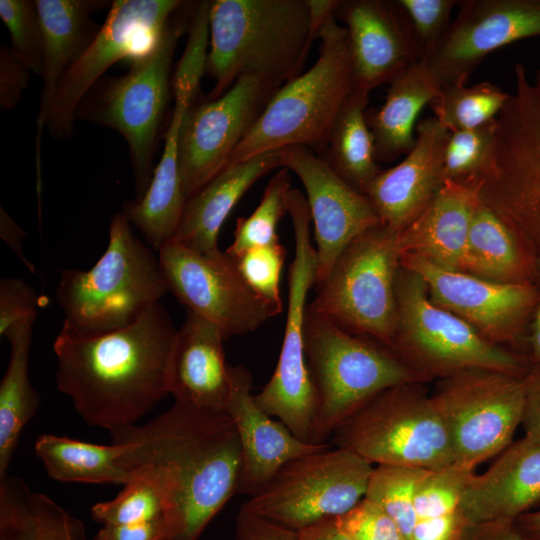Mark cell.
<instances>
[{
  "label": "cell",
  "mask_w": 540,
  "mask_h": 540,
  "mask_svg": "<svg viewBox=\"0 0 540 540\" xmlns=\"http://www.w3.org/2000/svg\"><path fill=\"white\" fill-rule=\"evenodd\" d=\"M134 476L160 492L171 540H198L237 493L242 450L226 411L174 403L149 422L110 432Z\"/></svg>",
  "instance_id": "cell-1"
},
{
  "label": "cell",
  "mask_w": 540,
  "mask_h": 540,
  "mask_svg": "<svg viewBox=\"0 0 540 540\" xmlns=\"http://www.w3.org/2000/svg\"><path fill=\"white\" fill-rule=\"evenodd\" d=\"M177 330L157 303L131 325L80 337L61 329L56 384L90 426L109 432L136 422L169 394Z\"/></svg>",
  "instance_id": "cell-2"
},
{
  "label": "cell",
  "mask_w": 540,
  "mask_h": 540,
  "mask_svg": "<svg viewBox=\"0 0 540 540\" xmlns=\"http://www.w3.org/2000/svg\"><path fill=\"white\" fill-rule=\"evenodd\" d=\"M208 99L244 75L279 86L299 76L312 42L307 0H214L209 11Z\"/></svg>",
  "instance_id": "cell-3"
},
{
  "label": "cell",
  "mask_w": 540,
  "mask_h": 540,
  "mask_svg": "<svg viewBox=\"0 0 540 540\" xmlns=\"http://www.w3.org/2000/svg\"><path fill=\"white\" fill-rule=\"evenodd\" d=\"M60 274L62 329L80 337L131 325L169 292L159 259L134 235L123 213L111 219L107 248L93 267Z\"/></svg>",
  "instance_id": "cell-4"
},
{
  "label": "cell",
  "mask_w": 540,
  "mask_h": 540,
  "mask_svg": "<svg viewBox=\"0 0 540 540\" xmlns=\"http://www.w3.org/2000/svg\"><path fill=\"white\" fill-rule=\"evenodd\" d=\"M305 354L316 396L313 443L334 431L380 392L428 380L389 347L307 308Z\"/></svg>",
  "instance_id": "cell-5"
},
{
  "label": "cell",
  "mask_w": 540,
  "mask_h": 540,
  "mask_svg": "<svg viewBox=\"0 0 540 540\" xmlns=\"http://www.w3.org/2000/svg\"><path fill=\"white\" fill-rule=\"evenodd\" d=\"M335 17L319 33L318 59L274 93L229 164L290 146L323 154L337 114L353 90L348 33Z\"/></svg>",
  "instance_id": "cell-6"
},
{
  "label": "cell",
  "mask_w": 540,
  "mask_h": 540,
  "mask_svg": "<svg viewBox=\"0 0 540 540\" xmlns=\"http://www.w3.org/2000/svg\"><path fill=\"white\" fill-rule=\"evenodd\" d=\"M180 8L169 18L151 50L134 59L125 75L99 80L76 113V119L112 128L125 138L136 199L145 194L154 173L158 133L172 92L173 56L189 23V16L186 20Z\"/></svg>",
  "instance_id": "cell-7"
},
{
  "label": "cell",
  "mask_w": 540,
  "mask_h": 540,
  "mask_svg": "<svg viewBox=\"0 0 540 540\" xmlns=\"http://www.w3.org/2000/svg\"><path fill=\"white\" fill-rule=\"evenodd\" d=\"M514 92L496 118L493 146L477 182L479 198L540 260V68L514 66Z\"/></svg>",
  "instance_id": "cell-8"
},
{
  "label": "cell",
  "mask_w": 540,
  "mask_h": 540,
  "mask_svg": "<svg viewBox=\"0 0 540 540\" xmlns=\"http://www.w3.org/2000/svg\"><path fill=\"white\" fill-rule=\"evenodd\" d=\"M397 327L391 350L428 381L468 369L524 377L527 357L481 336L471 325L435 304L416 273L402 267L396 276Z\"/></svg>",
  "instance_id": "cell-9"
},
{
  "label": "cell",
  "mask_w": 540,
  "mask_h": 540,
  "mask_svg": "<svg viewBox=\"0 0 540 540\" xmlns=\"http://www.w3.org/2000/svg\"><path fill=\"white\" fill-rule=\"evenodd\" d=\"M422 384L380 392L343 422L329 442L373 465L434 471L454 464L446 426Z\"/></svg>",
  "instance_id": "cell-10"
},
{
  "label": "cell",
  "mask_w": 540,
  "mask_h": 540,
  "mask_svg": "<svg viewBox=\"0 0 540 540\" xmlns=\"http://www.w3.org/2000/svg\"><path fill=\"white\" fill-rule=\"evenodd\" d=\"M397 233L379 224L338 256L308 308L391 348L397 327Z\"/></svg>",
  "instance_id": "cell-11"
},
{
  "label": "cell",
  "mask_w": 540,
  "mask_h": 540,
  "mask_svg": "<svg viewBox=\"0 0 540 540\" xmlns=\"http://www.w3.org/2000/svg\"><path fill=\"white\" fill-rule=\"evenodd\" d=\"M287 214L291 219L295 251L288 270L285 331L276 368L254 398L261 409L276 417L296 437L313 443L316 396L305 354V318L308 292L316 282L317 258L311 242L308 203L298 189L289 191Z\"/></svg>",
  "instance_id": "cell-12"
},
{
  "label": "cell",
  "mask_w": 540,
  "mask_h": 540,
  "mask_svg": "<svg viewBox=\"0 0 540 540\" xmlns=\"http://www.w3.org/2000/svg\"><path fill=\"white\" fill-rule=\"evenodd\" d=\"M373 469L353 451L331 445L285 463L241 508L298 532L356 506Z\"/></svg>",
  "instance_id": "cell-13"
},
{
  "label": "cell",
  "mask_w": 540,
  "mask_h": 540,
  "mask_svg": "<svg viewBox=\"0 0 540 540\" xmlns=\"http://www.w3.org/2000/svg\"><path fill=\"white\" fill-rule=\"evenodd\" d=\"M431 397L446 426L455 464L475 471L513 442L523 418L524 377L468 369L439 379Z\"/></svg>",
  "instance_id": "cell-14"
},
{
  "label": "cell",
  "mask_w": 540,
  "mask_h": 540,
  "mask_svg": "<svg viewBox=\"0 0 540 540\" xmlns=\"http://www.w3.org/2000/svg\"><path fill=\"white\" fill-rule=\"evenodd\" d=\"M158 259L168 291L216 324L226 339L254 332L280 314L250 288L225 251L199 253L169 240Z\"/></svg>",
  "instance_id": "cell-15"
},
{
  "label": "cell",
  "mask_w": 540,
  "mask_h": 540,
  "mask_svg": "<svg viewBox=\"0 0 540 540\" xmlns=\"http://www.w3.org/2000/svg\"><path fill=\"white\" fill-rule=\"evenodd\" d=\"M179 0H114L99 33L61 80L46 127L58 140L73 131L77 109L104 72L122 58L146 55L169 18L183 5Z\"/></svg>",
  "instance_id": "cell-16"
},
{
  "label": "cell",
  "mask_w": 540,
  "mask_h": 540,
  "mask_svg": "<svg viewBox=\"0 0 540 540\" xmlns=\"http://www.w3.org/2000/svg\"><path fill=\"white\" fill-rule=\"evenodd\" d=\"M281 86L257 75H244L216 99L186 112L179 134L178 165L189 199L221 172Z\"/></svg>",
  "instance_id": "cell-17"
},
{
  "label": "cell",
  "mask_w": 540,
  "mask_h": 540,
  "mask_svg": "<svg viewBox=\"0 0 540 540\" xmlns=\"http://www.w3.org/2000/svg\"><path fill=\"white\" fill-rule=\"evenodd\" d=\"M399 264L423 279L435 304L467 322L493 344L519 342L530 323L536 284L495 282L444 269L414 255L400 256Z\"/></svg>",
  "instance_id": "cell-18"
},
{
  "label": "cell",
  "mask_w": 540,
  "mask_h": 540,
  "mask_svg": "<svg viewBox=\"0 0 540 540\" xmlns=\"http://www.w3.org/2000/svg\"><path fill=\"white\" fill-rule=\"evenodd\" d=\"M458 14L424 60L442 88L464 86L491 52L540 36V0H460Z\"/></svg>",
  "instance_id": "cell-19"
},
{
  "label": "cell",
  "mask_w": 540,
  "mask_h": 540,
  "mask_svg": "<svg viewBox=\"0 0 540 540\" xmlns=\"http://www.w3.org/2000/svg\"><path fill=\"white\" fill-rule=\"evenodd\" d=\"M277 151L281 168L293 172L305 190L316 242L318 286L343 250L381 224L380 218L370 199L347 184L313 150L290 146Z\"/></svg>",
  "instance_id": "cell-20"
},
{
  "label": "cell",
  "mask_w": 540,
  "mask_h": 540,
  "mask_svg": "<svg viewBox=\"0 0 540 540\" xmlns=\"http://www.w3.org/2000/svg\"><path fill=\"white\" fill-rule=\"evenodd\" d=\"M336 16L348 33L353 89L370 93L421 60L397 1H338Z\"/></svg>",
  "instance_id": "cell-21"
},
{
  "label": "cell",
  "mask_w": 540,
  "mask_h": 540,
  "mask_svg": "<svg viewBox=\"0 0 540 540\" xmlns=\"http://www.w3.org/2000/svg\"><path fill=\"white\" fill-rule=\"evenodd\" d=\"M450 132L437 119L416 124L415 142L396 166L380 170L367 188L383 226L405 229L431 203L444 185L443 158Z\"/></svg>",
  "instance_id": "cell-22"
},
{
  "label": "cell",
  "mask_w": 540,
  "mask_h": 540,
  "mask_svg": "<svg viewBox=\"0 0 540 540\" xmlns=\"http://www.w3.org/2000/svg\"><path fill=\"white\" fill-rule=\"evenodd\" d=\"M253 379L243 365H230V391L225 411L237 429L242 450L238 494L249 496L263 488L288 461L330 447L296 437L256 403Z\"/></svg>",
  "instance_id": "cell-23"
},
{
  "label": "cell",
  "mask_w": 540,
  "mask_h": 540,
  "mask_svg": "<svg viewBox=\"0 0 540 540\" xmlns=\"http://www.w3.org/2000/svg\"><path fill=\"white\" fill-rule=\"evenodd\" d=\"M538 504L540 443L525 437L505 448L485 472H473L461 497L467 524L515 521Z\"/></svg>",
  "instance_id": "cell-24"
},
{
  "label": "cell",
  "mask_w": 540,
  "mask_h": 540,
  "mask_svg": "<svg viewBox=\"0 0 540 540\" xmlns=\"http://www.w3.org/2000/svg\"><path fill=\"white\" fill-rule=\"evenodd\" d=\"M221 329L205 317L187 310L177 330L169 371V394L175 403L225 411L230 391V365L226 363Z\"/></svg>",
  "instance_id": "cell-25"
},
{
  "label": "cell",
  "mask_w": 540,
  "mask_h": 540,
  "mask_svg": "<svg viewBox=\"0 0 540 540\" xmlns=\"http://www.w3.org/2000/svg\"><path fill=\"white\" fill-rule=\"evenodd\" d=\"M105 0H36L43 32L42 91L37 116L36 164L40 172V142L59 84L100 31L92 13L105 9Z\"/></svg>",
  "instance_id": "cell-26"
},
{
  "label": "cell",
  "mask_w": 540,
  "mask_h": 540,
  "mask_svg": "<svg viewBox=\"0 0 540 540\" xmlns=\"http://www.w3.org/2000/svg\"><path fill=\"white\" fill-rule=\"evenodd\" d=\"M478 198L477 185L445 181L423 212L397 234L399 255H414L444 269L461 271Z\"/></svg>",
  "instance_id": "cell-27"
},
{
  "label": "cell",
  "mask_w": 540,
  "mask_h": 540,
  "mask_svg": "<svg viewBox=\"0 0 540 540\" xmlns=\"http://www.w3.org/2000/svg\"><path fill=\"white\" fill-rule=\"evenodd\" d=\"M277 168H281L278 151L228 164L187 199L171 240L199 253L219 249V232L234 206L259 178Z\"/></svg>",
  "instance_id": "cell-28"
},
{
  "label": "cell",
  "mask_w": 540,
  "mask_h": 540,
  "mask_svg": "<svg viewBox=\"0 0 540 540\" xmlns=\"http://www.w3.org/2000/svg\"><path fill=\"white\" fill-rule=\"evenodd\" d=\"M389 84L382 106L376 110H366V121L378 163H390L412 149L420 111L442 90L424 60L405 69Z\"/></svg>",
  "instance_id": "cell-29"
},
{
  "label": "cell",
  "mask_w": 540,
  "mask_h": 540,
  "mask_svg": "<svg viewBox=\"0 0 540 540\" xmlns=\"http://www.w3.org/2000/svg\"><path fill=\"white\" fill-rule=\"evenodd\" d=\"M537 265L530 247L478 198L461 271L495 282L535 284Z\"/></svg>",
  "instance_id": "cell-30"
},
{
  "label": "cell",
  "mask_w": 540,
  "mask_h": 540,
  "mask_svg": "<svg viewBox=\"0 0 540 540\" xmlns=\"http://www.w3.org/2000/svg\"><path fill=\"white\" fill-rule=\"evenodd\" d=\"M187 110L185 104H174L164 136V150L147 191L141 198L123 205V215L157 251L174 237L187 201L178 165L179 134Z\"/></svg>",
  "instance_id": "cell-31"
},
{
  "label": "cell",
  "mask_w": 540,
  "mask_h": 540,
  "mask_svg": "<svg viewBox=\"0 0 540 540\" xmlns=\"http://www.w3.org/2000/svg\"><path fill=\"white\" fill-rule=\"evenodd\" d=\"M0 540H87L83 522L22 479L0 478Z\"/></svg>",
  "instance_id": "cell-32"
},
{
  "label": "cell",
  "mask_w": 540,
  "mask_h": 540,
  "mask_svg": "<svg viewBox=\"0 0 540 540\" xmlns=\"http://www.w3.org/2000/svg\"><path fill=\"white\" fill-rule=\"evenodd\" d=\"M34 449L48 475L57 481L124 486L136 479L123 463V448L117 443L102 445L44 434L36 439Z\"/></svg>",
  "instance_id": "cell-33"
},
{
  "label": "cell",
  "mask_w": 540,
  "mask_h": 540,
  "mask_svg": "<svg viewBox=\"0 0 540 540\" xmlns=\"http://www.w3.org/2000/svg\"><path fill=\"white\" fill-rule=\"evenodd\" d=\"M35 320L28 319L16 325L5 336L11 352L0 382V478L7 475L22 430L34 417L40 403L29 379V354Z\"/></svg>",
  "instance_id": "cell-34"
},
{
  "label": "cell",
  "mask_w": 540,
  "mask_h": 540,
  "mask_svg": "<svg viewBox=\"0 0 540 540\" xmlns=\"http://www.w3.org/2000/svg\"><path fill=\"white\" fill-rule=\"evenodd\" d=\"M369 94L352 90L337 114L321 155L337 175L364 195L381 170L366 121Z\"/></svg>",
  "instance_id": "cell-35"
},
{
  "label": "cell",
  "mask_w": 540,
  "mask_h": 540,
  "mask_svg": "<svg viewBox=\"0 0 540 540\" xmlns=\"http://www.w3.org/2000/svg\"><path fill=\"white\" fill-rule=\"evenodd\" d=\"M473 472L454 463L425 474L415 494L412 540L460 539L467 526L461 497Z\"/></svg>",
  "instance_id": "cell-36"
},
{
  "label": "cell",
  "mask_w": 540,
  "mask_h": 540,
  "mask_svg": "<svg viewBox=\"0 0 540 540\" xmlns=\"http://www.w3.org/2000/svg\"><path fill=\"white\" fill-rule=\"evenodd\" d=\"M509 94L484 81L473 86H448L430 103L437 121L449 132L469 130L495 120Z\"/></svg>",
  "instance_id": "cell-37"
},
{
  "label": "cell",
  "mask_w": 540,
  "mask_h": 540,
  "mask_svg": "<svg viewBox=\"0 0 540 540\" xmlns=\"http://www.w3.org/2000/svg\"><path fill=\"white\" fill-rule=\"evenodd\" d=\"M290 189V171L282 167L270 178L252 214L236 220L233 242L225 250L230 257L279 240L277 227L284 214H287Z\"/></svg>",
  "instance_id": "cell-38"
},
{
  "label": "cell",
  "mask_w": 540,
  "mask_h": 540,
  "mask_svg": "<svg viewBox=\"0 0 540 540\" xmlns=\"http://www.w3.org/2000/svg\"><path fill=\"white\" fill-rule=\"evenodd\" d=\"M428 471L407 466L376 465L369 479L365 498L391 517L406 540H412L415 494Z\"/></svg>",
  "instance_id": "cell-39"
},
{
  "label": "cell",
  "mask_w": 540,
  "mask_h": 540,
  "mask_svg": "<svg viewBox=\"0 0 540 540\" xmlns=\"http://www.w3.org/2000/svg\"><path fill=\"white\" fill-rule=\"evenodd\" d=\"M496 119L480 127L450 132L443 158V180L476 185L493 146Z\"/></svg>",
  "instance_id": "cell-40"
},
{
  "label": "cell",
  "mask_w": 540,
  "mask_h": 540,
  "mask_svg": "<svg viewBox=\"0 0 540 540\" xmlns=\"http://www.w3.org/2000/svg\"><path fill=\"white\" fill-rule=\"evenodd\" d=\"M91 516L103 526L136 524L167 518V505L152 483L137 477L114 499L93 505Z\"/></svg>",
  "instance_id": "cell-41"
},
{
  "label": "cell",
  "mask_w": 540,
  "mask_h": 540,
  "mask_svg": "<svg viewBox=\"0 0 540 540\" xmlns=\"http://www.w3.org/2000/svg\"><path fill=\"white\" fill-rule=\"evenodd\" d=\"M0 17L9 33L10 47L30 72L43 70V32L35 1L0 0Z\"/></svg>",
  "instance_id": "cell-42"
},
{
  "label": "cell",
  "mask_w": 540,
  "mask_h": 540,
  "mask_svg": "<svg viewBox=\"0 0 540 540\" xmlns=\"http://www.w3.org/2000/svg\"><path fill=\"white\" fill-rule=\"evenodd\" d=\"M285 257L280 239L231 257L250 288L279 313L283 309L280 278Z\"/></svg>",
  "instance_id": "cell-43"
},
{
  "label": "cell",
  "mask_w": 540,
  "mask_h": 540,
  "mask_svg": "<svg viewBox=\"0 0 540 540\" xmlns=\"http://www.w3.org/2000/svg\"><path fill=\"white\" fill-rule=\"evenodd\" d=\"M413 29L421 60L428 58L446 33L457 0H398Z\"/></svg>",
  "instance_id": "cell-44"
},
{
  "label": "cell",
  "mask_w": 540,
  "mask_h": 540,
  "mask_svg": "<svg viewBox=\"0 0 540 540\" xmlns=\"http://www.w3.org/2000/svg\"><path fill=\"white\" fill-rule=\"evenodd\" d=\"M334 521L353 540H406L391 517L365 497Z\"/></svg>",
  "instance_id": "cell-45"
},
{
  "label": "cell",
  "mask_w": 540,
  "mask_h": 540,
  "mask_svg": "<svg viewBox=\"0 0 540 540\" xmlns=\"http://www.w3.org/2000/svg\"><path fill=\"white\" fill-rule=\"evenodd\" d=\"M41 298L20 278L0 280V336L5 337L16 325L36 319Z\"/></svg>",
  "instance_id": "cell-46"
},
{
  "label": "cell",
  "mask_w": 540,
  "mask_h": 540,
  "mask_svg": "<svg viewBox=\"0 0 540 540\" xmlns=\"http://www.w3.org/2000/svg\"><path fill=\"white\" fill-rule=\"evenodd\" d=\"M30 70L18 58L12 48L3 45L0 50V108H15L22 93L28 87Z\"/></svg>",
  "instance_id": "cell-47"
},
{
  "label": "cell",
  "mask_w": 540,
  "mask_h": 540,
  "mask_svg": "<svg viewBox=\"0 0 540 540\" xmlns=\"http://www.w3.org/2000/svg\"><path fill=\"white\" fill-rule=\"evenodd\" d=\"M236 540H298L297 531L240 508Z\"/></svg>",
  "instance_id": "cell-48"
},
{
  "label": "cell",
  "mask_w": 540,
  "mask_h": 540,
  "mask_svg": "<svg viewBox=\"0 0 540 540\" xmlns=\"http://www.w3.org/2000/svg\"><path fill=\"white\" fill-rule=\"evenodd\" d=\"M169 523L166 517L155 520L128 524L104 525L93 540H168Z\"/></svg>",
  "instance_id": "cell-49"
},
{
  "label": "cell",
  "mask_w": 540,
  "mask_h": 540,
  "mask_svg": "<svg viewBox=\"0 0 540 540\" xmlns=\"http://www.w3.org/2000/svg\"><path fill=\"white\" fill-rule=\"evenodd\" d=\"M524 384L525 403L521 423L524 437L540 443V363L530 364Z\"/></svg>",
  "instance_id": "cell-50"
},
{
  "label": "cell",
  "mask_w": 540,
  "mask_h": 540,
  "mask_svg": "<svg viewBox=\"0 0 540 540\" xmlns=\"http://www.w3.org/2000/svg\"><path fill=\"white\" fill-rule=\"evenodd\" d=\"M459 540H532L524 535L514 521L467 524Z\"/></svg>",
  "instance_id": "cell-51"
},
{
  "label": "cell",
  "mask_w": 540,
  "mask_h": 540,
  "mask_svg": "<svg viewBox=\"0 0 540 540\" xmlns=\"http://www.w3.org/2000/svg\"><path fill=\"white\" fill-rule=\"evenodd\" d=\"M25 231L12 219L6 210L0 207V236L1 239L13 250L22 263L31 273H36L35 266L27 260L23 251V239Z\"/></svg>",
  "instance_id": "cell-52"
},
{
  "label": "cell",
  "mask_w": 540,
  "mask_h": 540,
  "mask_svg": "<svg viewBox=\"0 0 540 540\" xmlns=\"http://www.w3.org/2000/svg\"><path fill=\"white\" fill-rule=\"evenodd\" d=\"M535 284L537 288V298L535 308L529 323V334L527 337V358L530 364L540 363V260H538Z\"/></svg>",
  "instance_id": "cell-53"
},
{
  "label": "cell",
  "mask_w": 540,
  "mask_h": 540,
  "mask_svg": "<svg viewBox=\"0 0 540 540\" xmlns=\"http://www.w3.org/2000/svg\"><path fill=\"white\" fill-rule=\"evenodd\" d=\"M297 534L298 540H353L336 526L334 519L318 522Z\"/></svg>",
  "instance_id": "cell-54"
},
{
  "label": "cell",
  "mask_w": 540,
  "mask_h": 540,
  "mask_svg": "<svg viewBox=\"0 0 540 540\" xmlns=\"http://www.w3.org/2000/svg\"><path fill=\"white\" fill-rule=\"evenodd\" d=\"M514 523L528 538L540 540V509L523 514Z\"/></svg>",
  "instance_id": "cell-55"
},
{
  "label": "cell",
  "mask_w": 540,
  "mask_h": 540,
  "mask_svg": "<svg viewBox=\"0 0 540 540\" xmlns=\"http://www.w3.org/2000/svg\"><path fill=\"white\" fill-rule=\"evenodd\" d=\"M168 540H171V539H168Z\"/></svg>",
  "instance_id": "cell-56"
}]
</instances>
